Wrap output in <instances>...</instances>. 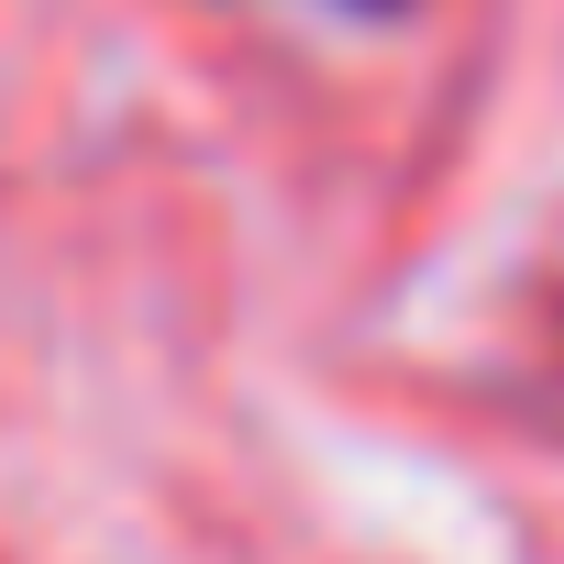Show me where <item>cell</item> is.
I'll list each match as a JSON object with an SVG mask.
<instances>
[{
    "instance_id": "6da1fadb",
    "label": "cell",
    "mask_w": 564,
    "mask_h": 564,
    "mask_svg": "<svg viewBox=\"0 0 564 564\" xmlns=\"http://www.w3.org/2000/svg\"><path fill=\"white\" fill-rule=\"evenodd\" d=\"M322 12H366V23H399V12H421V0H322Z\"/></svg>"
}]
</instances>
